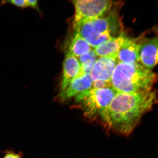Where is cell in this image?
Instances as JSON below:
<instances>
[{
	"instance_id": "3",
	"label": "cell",
	"mask_w": 158,
	"mask_h": 158,
	"mask_svg": "<svg viewBox=\"0 0 158 158\" xmlns=\"http://www.w3.org/2000/svg\"><path fill=\"white\" fill-rule=\"evenodd\" d=\"M107 15L93 20L80 23L73 27L78 33L91 46L95 47L122 33L123 25L117 10L109 11Z\"/></svg>"
},
{
	"instance_id": "12",
	"label": "cell",
	"mask_w": 158,
	"mask_h": 158,
	"mask_svg": "<svg viewBox=\"0 0 158 158\" xmlns=\"http://www.w3.org/2000/svg\"><path fill=\"white\" fill-rule=\"evenodd\" d=\"M92 50V47L86 40L77 33L71 40L68 54L79 57Z\"/></svg>"
},
{
	"instance_id": "16",
	"label": "cell",
	"mask_w": 158,
	"mask_h": 158,
	"mask_svg": "<svg viewBox=\"0 0 158 158\" xmlns=\"http://www.w3.org/2000/svg\"><path fill=\"white\" fill-rule=\"evenodd\" d=\"M27 6L38 9V1L36 0H27Z\"/></svg>"
},
{
	"instance_id": "9",
	"label": "cell",
	"mask_w": 158,
	"mask_h": 158,
	"mask_svg": "<svg viewBox=\"0 0 158 158\" xmlns=\"http://www.w3.org/2000/svg\"><path fill=\"white\" fill-rule=\"evenodd\" d=\"M140 41L126 37L118 53V63L130 64L139 62Z\"/></svg>"
},
{
	"instance_id": "13",
	"label": "cell",
	"mask_w": 158,
	"mask_h": 158,
	"mask_svg": "<svg viewBox=\"0 0 158 158\" xmlns=\"http://www.w3.org/2000/svg\"><path fill=\"white\" fill-rule=\"evenodd\" d=\"M97 56L94 50L78 57V60L81 65V72L90 74L95 63L97 60Z\"/></svg>"
},
{
	"instance_id": "15",
	"label": "cell",
	"mask_w": 158,
	"mask_h": 158,
	"mask_svg": "<svg viewBox=\"0 0 158 158\" xmlns=\"http://www.w3.org/2000/svg\"><path fill=\"white\" fill-rule=\"evenodd\" d=\"M3 158H22L21 153L15 154L13 152H9Z\"/></svg>"
},
{
	"instance_id": "14",
	"label": "cell",
	"mask_w": 158,
	"mask_h": 158,
	"mask_svg": "<svg viewBox=\"0 0 158 158\" xmlns=\"http://www.w3.org/2000/svg\"><path fill=\"white\" fill-rule=\"evenodd\" d=\"M6 3H11L17 6L25 8L27 7V0H13V1H3L1 2V5H3Z\"/></svg>"
},
{
	"instance_id": "6",
	"label": "cell",
	"mask_w": 158,
	"mask_h": 158,
	"mask_svg": "<svg viewBox=\"0 0 158 158\" xmlns=\"http://www.w3.org/2000/svg\"><path fill=\"white\" fill-rule=\"evenodd\" d=\"M117 54L100 57L97 59L90 73L93 83L102 81L110 84L112 75L118 63Z\"/></svg>"
},
{
	"instance_id": "2",
	"label": "cell",
	"mask_w": 158,
	"mask_h": 158,
	"mask_svg": "<svg viewBox=\"0 0 158 158\" xmlns=\"http://www.w3.org/2000/svg\"><path fill=\"white\" fill-rule=\"evenodd\" d=\"M157 80L155 73L138 63L118 62L110 82L116 92L130 93L152 90Z\"/></svg>"
},
{
	"instance_id": "4",
	"label": "cell",
	"mask_w": 158,
	"mask_h": 158,
	"mask_svg": "<svg viewBox=\"0 0 158 158\" xmlns=\"http://www.w3.org/2000/svg\"><path fill=\"white\" fill-rule=\"evenodd\" d=\"M117 92L112 86L103 88H92L77 95L76 102L81 105L85 116L89 118H102Z\"/></svg>"
},
{
	"instance_id": "7",
	"label": "cell",
	"mask_w": 158,
	"mask_h": 158,
	"mask_svg": "<svg viewBox=\"0 0 158 158\" xmlns=\"http://www.w3.org/2000/svg\"><path fill=\"white\" fill-rule=\"evenodd\" d=\"M139 59L142 65L151 70L157 64L158 38L157 37L144 39L140 41Z\"/></svg>"
},
{
	"instance_id": "11",
	"label": "cell",
	"mask_w": 158,
	"mask_h": 158,
	"mask_svg": "<svg viewBox=\"0 0 158 158\" xmlns=\"http://www.w3.org/2000/svg\"><path fill=\"white\" fill-rule=\"evenodd\" d=\"M126 37L122 33L118 36L113 37L102 43L94 49L97 56L100 57L117 54Z\"/></svg>"
},
{
	"instance_id": "10",
	"label": "cell",
	"mask_w": 158,
	"mask_h": 158,
	"mask_svg": "<svg viewBox=\"0 0 158 158\" xmlns=\"http://www.w3.org/2000/svg\"><path fill=\"white\" fill-rule=\"evenodd\" d=\"M81 65L78 59L73 55L67 54L63 64V72L60 92L68 86L71 81L80 73Z\"/></svg>"
},
{
	"instance_id": "5",
	"label": "cell",
	"mask_w": 158,
	"mask_h": 158,
	"mask_svg": "<svg viewBox=\"0 0 158 158\" xmlns=\"http://www.w3.org/2000/svg\"><path fill=\"white\" fill-rule=\"evenodd\" d=\"M75 9L73 27L103 16L114 5L111 1L76 0L73 1Z\"/></svg>"
},
{
	"instance_id": "1",
	"label": "cell",
	"mask_w": 158,
	"mask_h": 158,
	"mask_svg": "<svg viewBox=\"0 0 158 158\" xmlns=\"http://www.w3.org/2000/svg\"><path fill=\"white\" fill-rule=\"evenodd\" d=\"M157 102L156 94L152 89L130 93L117 92L102 119L112 131L127 135Z\"/></svg>"
},
{
	"instance_id": "8",
	"label": "cell",
	"mask_w": 158,
	"mask_h": 158,
	"mask_svg": "<svg viewBox=\"0 0 158 158\" xmlns=\"http://www.w3.org/2000/svg\"><path fill=\"white\" fill-rule=\"evenodd\" d=\"M92 86L93 82L90 74L81 72L71 81L66 89L60 93L59 97L62 100H68L90 89Z\"/></svg>"
}]
</instances>
